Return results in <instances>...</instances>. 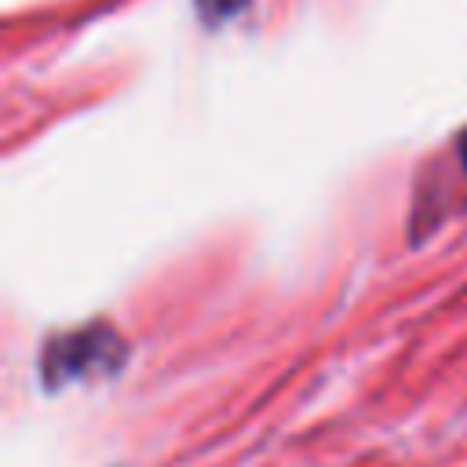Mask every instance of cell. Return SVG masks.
Returning a JSON list of instances; mask_svg holds the SVG:
<instances>
[{
	"label": "cell",
	"mask_w": 467,
	"mask_h": 467,
	"mask_svg": "<svg viewBox=\"0 0 467 467\" xmlns=\"http://www.w3.org/2000/svg\"><path fill=\"white\" fill-rule=\"evenodd\" d=\"M128 365V339L106 325L91 321L69 332H55L40 350L44 390H66L69 383H99L120 376Z\"/></svg>",
	"instance_id": "cell-1"
},
{
	"label": "cell",
	"mask_w": 467,
	"mask_h": 467,
	"mask_svg": "<svg viewBox=\"0 0 467 467\" xmlns=\"http://www.w3.org/2000/svg\"><path fill=\"white\" fill-rule=\"evenodd\" d=\"M244 4H248V0H197V11H201V18H208V22H223V18L237 15Z\"/></svg>",
	"instance_id": "cell-2"
}]
</instances>
